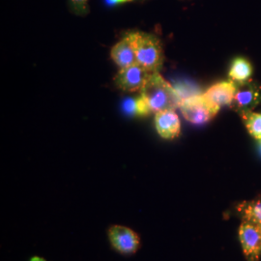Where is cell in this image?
I'll return each instance as SVG.
<instances>
[{
	"instance_id": "18",
	"label": "cell",
	"mask_w": 261,
	"mask_h": 261,
	"mask_svg": "<svg viewBox=\"0 0 261 261\" xmlns=\"http://www.w3.org/2000/svg\"><path fill=\"white\" fill-rule=\"evenodd\" d=\"M257 147H258V151H259L261 155V140H258V142H257Z\"/></svg>"
},
{
	"instance_id": "6",
	"label": "cell",
	"mask_w": 261,
	"mask_h": 261,
	"mask_svg": "<svg viewBox=\"0 0 261 261\" xmlns=\"http://www.w3.org/2000/svg\"><path fill=\"white\" fill-rule=\"evenodd\" d=\"M150 74L151 73L142 66L136 63L125 68H120L119 72L114 77V83L123 91H140L147 82Z\"/></svg>"
},
{
	"instance_id": "8",
	"label": "cell",
	"mask_w": 261,
	"mask_h": 261,
	"mask_svg": "<svg viewBox=\"0 0 261 261\" xmlns=\"http://www.w3.org/2000/svg\"><path fill=\"white\" fill-rule=\"evenodd\" d=\"M236 89L237 84L229 80L212 85L207 89L203 96L210 103L220 110L222 107L231 105Z\"/></svg>"
},
{
	"instance_id": "7",
	"label": "cell",
	"mask_w": 261,
	"mask_h": 261,
	"mask_svg": "<svg viewBox=\"0 0 261 261\" xmlns=\"http://www.w3.org/2000/svg\"><path fill=\"white\" fill-rule=\"evenodd\" d=\"M112 248L123 254L135 253L140 248L139 235L127 226L112 225L108 231Z\"/></svg>"
},
{
	"instance_id": "14",
	"label": "cell",
	"mask_w": 261,
	"mask_h": 261,
	"mask_svg": "<svg viewBox=\"0 0 261 261\" xmlns=\"http://www.w3.org/2000/svg\"><path fill=\"white\" fill-rule=\"evenodd\" d=\"M87 1L88 0H70L74 12L79 15H84L87 13Z\"/></svg>"
},
{
	"instance_id": "11",
	"label": "cell",
	"mask_w": 261,
	"mask_h": 261,
	"mask_svg": "<svg viewBox=\"0 0 261 261\" xmlns=\"http://www.w3.org/2000/svg\"><path fill=\"white\" fill-rule=\"evenodd\" d=\"M252 74V66L249 60L243 57H236L229 70V79L236 84L250 81Z\"/></svg>"
},
{
	"instance_id": "5",
	"label": "cell",
	"mask_w": 261,
	"mask_h": 261,
	"mask_svg": "<svg viewBox=\"0 0 261 261\" xmlns=\"http://www.w3.org/2000/svg\"><path fill=\"white\" fill-rule=\"evenodd\" d=\"M260 102L261 85L250 80L246 83L237 84L230 107L240 114L242 112H251Z\"/></svg>"
},
{
	"instance_id": "9",
	"label": "cell",
	"mask_w": 261,
	"mask_h": 261,
	"mask_svg": "<svg viewBox=\"0 0 261 261\" xmlns=\"http://www.w3.org/2000/svg\"><path fill=\"white\" fill-rule=\"evenodd\" d=\"M155 127L162 139L173 140L180 134L181 123L175 111L168 110L156 113Z\"/></svg>"
},
{
	"instance_id": "10",
	"label": "cell",
	"mask_w": 261,
	"mask_h": 261,
	"mask_svg": "<svg viewBox=\"0 0 261 261\" xmlns=\"http://www.w3.org/2000/svg\"><path fill=\"white\" fill-rule=\"evenodd\" d=\"M112 60L119 66V68H125L137 63L136 50L130 33H128L125 37L119 41L111 51Z\"/></svg>"
},
{
	"instance_id": "4",
	"label": "cell",
	"mask_w": 261,
	"mask_h": 261,
	"mask_svg": "<svg viewBox=\"0 0 261 261\" xmlns=\"http://www.w3.org/2000/svg\"><path fill=\"white\" fill-rule=\"evenodd\" d=\"M239 239L247 261H259L261 256V225L243 221Z\"/></svg>"
},
{
	"instance_id": "15",
	"label": "cell",
	"mask_w": 261,
	"mask_h": 261,
	"mask_svg": "<svg viewBox=\"0 0 261 261\" xmlns=\"http://www.w3.org/2000/svg\"><path fill=\"white\" fill-rule=\"evenodd\" d=\"M124 111L128 114L138 115V105H137V99H128L123 103Z\"/></svg>"
},
{
	"instance_id": "3",
	"label": "cell",
	"mask_w": 261,
	"mask_h": 261,
	"mask_svg": "<svg viewBox=\"0 0 261 261\" xmlns=\"http://www.w3.org/2000/svg\"><path fill=\"white\" fill-rule=\"evenodd\" d=\"M179 108L187 121L194 125L205 124L214 118L220 111L206 99L203 94L184 98Z\"/></svg>"
},
{
	"instance_id": "16",
	"label": "cell",
	"mask_w": 261,
	"mask_h": 261,
	"mask_svg": "<svg viewBox=\"0 0 261 261\" xmlns=\"http://www.w3.org/2000/svg\"><path fill=\"white\" fill-rule=\"evenodd\" d=\"M133 0H107V2L111 5H114V4H122V3H126V2H130Z\"/></svg>"
},
{
	"instance_id": "1",
	"label": "cell",
	"mask_w": 261,
	"mask_h": 261,
	"mask_svg": "<svg viewBox=\"0 0 261 261\" xmlns=\"http://www.w3.org/2000/svg\"><path fill=\"white\" fill-rule=\"evenodd\" d=\"M182 101L177 90L160 75V72L152 73L137 98L138 115L145 116L152 112L175 111Z\"/></svg>"
},
{
	"instance_id": "2",
	"label": "cell",
	"mask_w": 261,
	"mask_h": 261,
	"mask_svg": "<svg viewBox=\"0 0 261 261\" xmlns=\"http://www.w3.org/2000/svg\"><path fill=\"white\" fill-rule=\"evenodd\" d=\"M136 50L137 63L149 73L160 72L163 66V48L158 38L143 32H130Z\"/></svg>"
},
{
	"instance_id": "17",
	"label": "cell",
	"mask_w": 261,
	"mask_h": 261,
	"mask_svg": "<svg viewBox=\"0 0 261 261\" xmlns=\"http://www.w3.org/2000/svg\"><path fill=\"white\" fill-rule=\"evenodd\" d=\"M30 261H46L44 258H42V257H39V256H34V257H32Z\"/></svg>"
},
{
	"instance_id": "12",
	"label": "cell",
	"mask_w": 261,
	"mask_h": 261,
	"mask_svg": "<svg viewBox=\"0 0 261 261\" xmlns=\"http://www.w3.org/2000/svg\"><path fill=\"white\" fill-rule=\"evenodd\" d=\"M237 211L243 221L261 225V196L248 201H243L237 206Z\"/></svg>"
},
{
	"instance_id": "13",
	"label": "cell",
	"mask_w": 261,
	"mask_h": 261,
	"mask_svg": "<svg viewBox=\"0 0 261 261\" xmlns=\"http://www.w3.org/2000/svg\"><path fill=\"white\" fill-rule=\"evenodd\" d=\"M246 125L250 135L255 140H261V113L251 112H242L239 114Z\"/></svg>"
}]
</instances>
